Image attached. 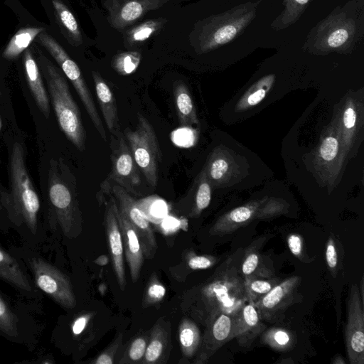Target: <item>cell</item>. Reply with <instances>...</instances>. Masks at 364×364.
<instances>
[{
	"label": "cell",
	"instance_id": "cell-1",
	"mask_svg": "<svg viewBox=\"0 0 364 364\" xmlns=\"http://www.w3.org/2000/svg\"><path fill=\"white\" fill-rule=\"evenodd\" d=\"M243 253L244 249H237L206 281L184 296L182 308L203 326H208L221 314L234 318L249 302L240 270Z\"/></svg>",
	"mask_w": 364,
	"mask_h": 364
},
{
	"label": "cell",
	"instance_id": "cell-2",
	"mask_svg": "<svg viewBox=\"0 0 364 364\" xmlns=\"http://www.w3.org/2000/svg\"><path fill=\"white\" fill-rule=\"evenodd\" d=\"M363 37L364 0H348L312 27L301 48L314 55L348 54Z\"/></svg>",
	"mask_w": 364,
	"mask_h": 364
},
{
	"label": "cell",
	"instance_id": "cell-3",
	"mask_svg": "<svg viewBox=\"0 0 364 364\" xmlns=\"http://www.w3.org/2000/svg\"><path fill=\"white\" fill-rule=\"evenodd\" d=\"M46 77L56 118L62 132L80 151L85 149V131L80 109L71 95L65 77L47 58L38 57Z\"/></svg>",
	"mask_w": 364,
	"mask_h": 364
},
{
	"label": "cell",
	"instance_id": "cell-4",
	"mask_svg": "<svg viewBox=\"0 0 364 364\" xmlns=\"http://www.w3.org/2000/svg\"><path fill=\"white\" fill-rule=\"evenodd\" d=\"M261 0L247 1L204 19L197 32L200 53H207L237 38L256 18Z\"/></svg>",
	"mask_w": 364,
	"mask_h": 364
},
{
	"label": "cell",
	"instance_id": "cell-5",
	"mask_svg": "<svg viewBox=\"0 0 364 364\" xmlns=\"http://www.w3.org/2000/svg\"><path fill=\"white\" fill-rule=\"evenodd\" d=\"M11 194L7 207L12 216L24 223L35 233L38 227V214L41 203L38 196L28 173L23 146L20 142L13 145L11 161Z\"/></svg>",
	"mask_w": 364,
	"mask_h": 364
},
{
	"label": "cell",
	"instance_id": "cell-6",
	"mask_svg": "<svg viewBox=\"0 0 364 364\" xmlns=\"http://www.w3.org/2000/svg\"><path fill=\"white\" fill-rule=\"evenodd\" d=\"M124 136L134 161L146 181L151 186H156L159 164L162 155L152 125L145 117L137 112L136 129L133 131L126 129Z\"/></svg>",
	"mask_w": 364,
	"mask_h": 364
},
{
	"label": "cell",
	"instance_id": "cell-7",
	"mask_svg": "<svg viewBox=\"0 0 364 364\" xmlns=\"http://www.w3.org/2000/svg\"><path fill=\"white\" fill-rule=\"evenodd\" d=\"M112 151L110 156L111 171L101 183L97 194V199L100 204L103 201L105 196L111 192L112 186L118 185L129 193L136 195V188L141 183L139 168L122 132L112 136Z\"/></svg>",
	"mask_w": 364,
	"mask_h": 364
},
{
	"label": "cell",
	"instance_id": "cell-8",
	"mask_svg": "<svg viewBox=\"0 0 364 364\" xmlns=\"http://www.w3.org/2000/svg\"><path fill=\"white\" fill-rule=\"evenodd\" d=\"M41 43L58 63L65 76L75 89L87 113L101 138L106 141L107 134L102 119L97 112L93 97L77 65L68 55L62 46L46 32L37 36Z\"/></svg>",
	"mask_w": 364,
	"mask_h": 364
},
{
	"label": "cell",
	"instance_id": "cell-9",
	"mask_svg": "<svg viewBox=\"0 0 364 364\" xmlns=\"http://www.w3.org/2000/svg\"><path fill=\"white\" fill-rule=\"evenodd\" d=\"M48 195L58 221L68 237H74L82 231V216L75 192L61 178L55 166L49 171Z\"/></svg>",
	"mask_w": 364,
	"mask_h": 364
},
{
	"label": "cell",
	"instance_id": "cell-10",
	"mask_svg": "<svg viewBox=\"0 0 364 364\" xmlns=\"http://www.w3.org/2000/svg\"><path fill=\"white\" fill-rule=\"evenodd\" d=\"M36 284L55 302L66 309L75 307L77 301L69 277L57 267L34 257L29 259Z\"/></svg>",
	"mask_w": 364,
	"mask_h": 364
},
{
	"label": "cell",
	"instance_id": "cell-11",
	"mask_svg": "<svg viewBox=\"0 0 364 364\" xmlns=\"http://www.w3.org/2000/svg\"><path fill=\"white\" fill-rule=\"evenodd\" d=\"M364 302L358 285H350L346 301L347 318L345 326L346 353L350 364H364Z\"/></svg>",
	"mask_w": 364,
	"mask_h": 364
},
{
	"label": "cell",
	"instance_id": "cell-12",
	"mask_svg": "<svg viewBox=\"0 0 364 364\" xmlns=\"http://www.w3.org/2000/svg\"><path fill=\"white\" fill-rule=\"evenodd\" d=\"M299 276L282 279L268 293L252 304L262 320L277 322L282 319L286 310L301 299Z\"/></svg>",
	"mask_w": 364,
	"mask_h": 364
},
{
	"label": "cell",
	"instance_id": "cell-13",
	"mask_svg": "<svg viewBox=\"0 0 364 364\" xmlns=\"http://www.w3.org/2000/svg\"><path fill=\"white\" fill-rule=\"evenodd\" d=\"M111 193L116 200L118 208L124 214L137 233L144 257L154 258L157 251V242L150 222L143 215L134 200L124 188L114 185Z\"/></svg>",
	"mask_w": 364,
	"mask_h": 364
},
{
	"label": "cell",
	"instance_id": "cell-14",
	"mask_svg": "<svg viewBox=\"0 0 364 364\" xmlns=\"http://www.w3.org/2000/svg\"><path fill=\"white\" fill-rule=\"evenodd\" d=\"M284 206L277 203H251L237 207L221 216L209 230L210 235L230 234L255 219L271 218L284 212Z\"/></svg>",
	"mask_w": 364,
	"mask_h": 364
},
{
	"label": "cell",
	"instance_id": "cell-15",
	"mask_svg": "<svg viewBox=\"0 0 364 364\" xmlns=\"http://www.w3.org/2000/svg\"><path fill=\"white\" fill-rule=\"evenodd\" d=\"M233 318L228 314H221L205 327L193 363H208L223 345L232 340Z\"/></svg>",
	"mask_w": 364,
	"mask_h": 364
},
{
	"label": "cell",
	"instance_id": "cell-16",
	"mask_svg": "<svg viewBox=\"0 0 364 364\" xmlns=\"http://www.w3.org/2000/svg\"><path fill=\"white\" fill-rule=\"evenodd\" d=\"M117 218L123 242L124 257L127 262L131 279L135 283L141 273L144 262V254L139 237L134 228L118 208L114 196L109 198Z\"/></svg>",
	"mask_w": 364,
	"mask_h": 364
},
{
	"label": "cell",
	"instance_id": "cell-17",
	"mask_svg": "<svg viewBox=\"0 0 364 364\" xmlns=\"http://www.w3.org/2000/svg\"><path fill=\"white\" fill-rule=\"evenodd\" d=\"M104 226L115 276L121 290L126 287L124 252L119 225L110 199L106 203Z\"/></svg>",
	"mask_w": 364,
	"mask_h": 364
},
{
	"label": "cell",
	"instance_id": "cell-18",
	"mask_svg": "<svg viewBox=\"0 0 364 364\" xmlns=\"http://www.w3.org/2000/svg\"><path fill=\"white\" fill-rule=\"evenodd\" d=\"M262 321L255 306L246 303L233 318L232 339L235 338L242 348H250L266 328Z\"/></svg>",
	"mask_w": 364,
	"mask_h": 364
},
{
	"label": "cell",
	"instance_id": "cell-19",
	"mask_svg": "<svg viewBox=\"0 0 364 364\" xmlns=\"http://www.w3.org/2000/svg\"><path fill=\"white\" fill-rule=\"evenodd\" d=\"M171 348L170 323L160 318L150 331L141 364L166 363Z\"/></svg>",
	"mask_w": 364,
	"mask_h": 364
},
{
	"label": "cell",
	"instance_id": "cell-20",
	"mask_svg": "<svg viewBox=\"0 0 364 364\" xmlns=\"http://www.w3.org/2000/svg\"><path fill=\"white\" fill-rule=\"evenodd\" d=\"M267 235H263L244 249L241 261L240 270L244 280L253 277H275L272 266L267 264V260L259 252L267 240Z\"/></svg>",
	"mask_w": 364,
	"mask_h": 364
},
{
	"label": "cell",
	"instance_id": "cell-21",
	"mask_svg": "<svg viewBox=\"0 0 364 364\" xmlns=\"http://www.w3.org/2000/svg\"><path fill=\"white\" fill-rule=\"evenodd\" d=\"M95 92L100 107L106 126L115 136L120 132L117 105L114 94L101 75L95 71L92 72Z\"/></svg>",
	"mask_w": 364,
	"mask_h": 364
},
{
	"label": "cell",
	"instance_id": "cell-22",
	"mask_svg": "<svg viewBox=\"0 0 364 364\" xmlns=\"http://www.w3.org/2000/svg\"><path fill=\"white\" fill-rule=\"evenodd\" d=\"M23 65L26 77L33 97L43 114L46 117L50 115V102L43 84L38 66L31 50L24 51Z\"/></svg>",
	"mask_w": 364,
	"mask_h": 364
},
{
	"label": "cell",
	"instance_id": "cell-23",
	"mask_svg": "<svg viewBox=\"0 0 364 364\" xmlns=\"http://www.w3.org/2000/svg\"><path fill=\"white\" fill-rule=\"evenodd\" d=\"M0 279L26 294L33 293L27 274L17 260L0 245Z\"/></svg>",
	"mask_w": 364,
	"mask_h": 364
},
{
	"label": "cell",
	"instance_id": "cell-24",
	"mask_svg": "<svg viewBox=\"0 0 364 364\" xmlns=\"http://www.w3.org/2000/svg\"><path fill=\"white\" fill-rule=\"evenodd\" d=\"M164 0H128L112 16V23L123 28L141 18L149 10L158 8Z\"/></svg>",
	"mask_w": 364,
	"mask_h": 364
},
{
	"label": "cell",
	"instance_id": "cell-25",
	"mask_svg": "<svg viewBox=\"0 0 364 364\" xmlns=\"http://www.w3.org/2000/svg\"><path fill=\"white\" fill-rule=\"evenodd\" d=\"M173 92L181 126L191 127L192 124L198 123L196 108L186 84L181 81L176 82Z\"/></svg>",
	"mask_w": 364,
	"mask_h": 364
},
{
	"label": "cell",
	"instance_id": "cell-26",
	"mask_svg": "<svg viewBox=\"0 0 364 364\" xmlns=\"http://www.w3.org/2000/svg\"><path fill=\"white\" fill-rule=\"evenodd\" d=\"M178 340L183 359L196 355L201 341L200 330L196 323L188 317L183 318L178 327Z\"/></svg>",
	"mask_w": 364,
	"mask_h": 364
},
{
	"label": "cell",
	"instance_id": "cell-27",
	"mask_svg": "<svg viewBox=\"0 0 364 364\" xmlns=\"http://www.w3.org/2000/svg\"><path fill=\"white\" fill-rule=\"evenodd\" d=\"M313 0H283L284 9L272 21L274 31L286 29L298 21Z\"/></svg>",
	"mask_w": 364,
	"mask_h": 364
},
{
	"label": "cell",
	"instance_id": "cell-28",
	"mask_svg": "<svg viewBox=\"0 0 364 364\" xmlns=\"http://www.w3.org/2000/svg\"><path fill=\"white\" fill-rule=\"evenodd\" d=\"M43 28L28 27L19 30L6 46L3 57L8 60L16 58L25 51L36 38L43 31Z\"/></svg>",
	"mask_w": 364,
	"mask_h": 364
},
{
	"label": "cell",
	"instance_id": "cell-29",
	"mask_svg": "<svg viewBox=\"0 0 364 364\" xmlns=\"http://www.w3.org/2000/svg\"><path fill=\"white\" fill-rule=\"evenodd\" d=\"M55 14L60 26L74 43H82V34L77 20L70 10L60 0H53Z\"/></svg>",
	"mask_w": 364,
	"mask_h": 364
},
{
	"label": "cell",
	"instance_id": "cell-30",
	"mask_svg": "<svg viewBox=\"0 0 364 364\" xmlns=\"http://www.w3.org/2000/svg\"><path fill=\"white\" fill-rule=\"evenodd\" d=\"M136 203L146 219L154 224H160L168 213L167 203L158 196H150L136 200Z\"/></svg>",
	"mask_w": 364,
	"mask_h": 364
},
{
	"label": "cell",
	"instance_id": "cell-31",
	"mask_svg": "<svg viewBox=\"0 0 364 364\" xmlns=\"http://www.w3.org/2000/svg\"><path fill=\"white\" fill-rule=\"evenodd\" d=\"M0 334L11 341H17L20 336L18 317L9 303L1 294Z\"/></svg>",
	"mask_w": 364,
	"mask_h": 364
},
{
	"label": "cell",
	"instance_id": "cell-32",
	"mask_svg": "<svg viewBox=\"0 0 364 364\" xmlns=\"http://www.w3.org/2000/svg\"><path fill=\"white\" fill-rule=\"evenodd\" d=\"M261 335L262 343L279 351L289 350L294 341L292 333L289 330L281 327H272L264 330Z\"/></svg>",
	"mask_w": 364,
	"mask_h": 364
},
{
	"label": "cell",
	"instance_id": "cell-33",
	"mask_svg": "<svg viewBox=\"0 0 364 364\" xmlns=\"http://www.w3.org/2000/svg\"><path fill=\"white\" fill-rule=\"evenodd\" d=\"M274 81V75L264 76L254 84L241 99L238 107L245 109L259 104L266 96Z\"/></svg>",
	"mask_w": 364,
	"mask_h": 364
},
{
	"label": "cell",
	"instance_id": "cell-34",
	"mask_svg": "<svg viewBox=\"0 0 364 364\" xmlns=\"http://www.w3.org/2000/svg\"><path fill=\"white\" fill-rule=\"evenodd\" d=\"M282 279L273 277H253L245 280L249 302L254 304L268 293Z\"/></svg>",
	"mask_w": 364,
	"mask_h": 364
},
{
	"label": "cell",
	"instance_id": "cell-35",
	"mask_svg": "<svg viewBox=\"0 0 364 364\" xmlns=\"http://www.w3.org/2000/svg\"><path fill=\"white\" fill-rule=\"evenodd\" d=\"M149 339L148 332L136 335L126 348L119 364L141 363Z\"/></svg>",
	"mask_w": 364,
	"mask_h": 364
},
{
	"label": "cell",
	"instance_id": "cell-36",
	"mask_svg": "<svg viewBox=\"0 0 364 364\" xmlns=\"http://www.w3.org/2000/svg\"><path fill=\"white\" fill-rule=\"evenodd\" d=\"M211 200V188L204 171L200 173L195 195L194 205L191 215L198 216L210 204Z\"/></svg>",
	"mask_w": 364,
	"mask_h": 364
},
{
	"label": "cell",
	"instance_id": "cell-37",
	"mask_svg": "<svg viewBox=\"0 0 364 364\" xmlns=\"http://www.w3.org/2000/svg\"><path fill=\"white\" fill-rule=\"evenodd\" d=\"M163 23L161 20H149L138 25L127 33L126 41L129 45L144 41L159 30Z\"/></svg>",
	"mask_w": 364,
	"mask_h": 364
},
{
	"label": "cell",
	"instance_id": "cell-38",
	"mask_svg": "<svg viewBox=\"0 0 364 364\" xmlns=\"http://www.w3.org/2000/svg\"><path fill=\"white\" fill-rule=\"evenodd\" d=\"M140 60L141 57L139 53H122L114 59L113 68L120 75H129L136 70L139 65Z\"/></svg>",
	"mask_w": 364,
	"mask_h": 364
},
{
	"label": "cell",
	"instance_id": "cell-39",
	"mask_svg": "<svg viewBox=\"0 0 364 364\" xmlns=\"http://www.w3.org/2000/svg\"><path fill=\"white\" fill-rule=\"evenodd\" d=\"M228 168L227 160L220 154L214 153L204 172L208 181L220 182L226 176Z\"/></svg>",
	"mask_w": 364,
	"mask_h": 364
},
{
	"label": "cell",
	"instance_id": "cell-40",
	"mask_svg": "<svg viewBox=\"0 0 364 364\" xmlns=\"http://www.w3.org/2000/svg\"><path fill=\"white\" fill-rule=\"evenodd\" d=\"M198 132L190 126H181L171 134L172 142L177 146L189 148L197 141Z\"/></svg>",
	"mask_w": 364,
	"mask_h": 364
},
{
	"label": "cell",
	"instance_id": "cell-41",
	"mask_svg": "<svg viewBox=\"0 0 364 364\" xmlns=\"http://www.w3.org/2000/svg\"><path fill=\"white\" fill-rule=\"evenodd\" d=\"M151 277L144 291L142 306L148 307L161 301L166 294V289L157 277Z\"/></svg>",
	"mask_w": 364,
	"mask_h": 364
},
{
	"label": "cell",
	"instance_id": "cell-42",
	"mask_svg": "<svg viewBox=\"0 0 364 364\" xmlns=\"http://www.w3.org/2000/svg\"><path fill=\"white\" fill-rule=\"evenodd\" d=\"M123 340V334L119 333L110 345L99 354L91 363L113 364L115 355L120 348Z\"/></svg>",
	"mask_w": 364,
	"mask_h": 364
},
{
	"label": "cell",
	"instance_id": "cell-43",
	"mask_svg": "<svg viewBox=\"0 0 364 364\" xmlns=\"http://www.w3.org/2000/svg\"><path fill=\"white\" fill-rule=\"evenodd\" d=\"M325 257L331 275L336 277L338 270L339 257L336 240L333 235H330L327 240Z\"/></svg>",
	"mask_w": 364,
	"mask_h": 364
},
{
	"label": "cell",
	"instance_id": "cell-44",
	"mask_svg": "<svg viewBox=\"0 0 364 364\" xmlns=\"http://www.w3.org/2000/svg\"><path fill=\"white\" fill-rule=\"evenodd\" d=\"M338 151V142L336 138L329 136L326 137L319 148V154L326 161L335 159Z\"/></svg>",
	"mask_w": 364,
	"mask_h": 364
},
{
	"label": "cell",
	"instance_id": "cell-45",
	"mask_svg": "<svg viewBox=\"0 0 364 364\" xmlns=\"http://www.w3.org/2000/svg\"><path fill=\"white\" fill-rule=\"evenodd\" d=\"M218 258L212 255H190L188 258V266L191 269H205L214 266Z\"/></svg>",
	"mask_w": 364,
	"mask_h": 364
},
{
	"label": "cell",
	"instance_id": "cell-46",
	"mask_svg": "<svg viewBox=\"0 0 364 364\" xmlns=\"http://www.w3.org/2000/svg\"><path fill=\"white\" fill-rule=\"evenodd\" d=\"M287 245L291 252L300 260H304V243L301 236L297 233L290 234L287 237Z\"/></svg>",
	"mask_w": 364,
	"mask_h": 364
},
{
	"label": "cell",
	"instance_id": "cell-47",
	"mask_svg": "<svg viewBox=\"0 0 364 364\" xmlns=\"http://www.w3.org/2000/svg\"><path fill=\"white\" fill-rule=\"evenodd\" d=\"M92 314L84 313L77 316L72 323L71 331L75 336H80L88 326Z\"/></svg>",
	"mask_w": 364,
	"mask_h": 364
},
{
	"label": "cell",
	"instance_id": "cell-48",
	"mask_svg": "<svg viewBox=\"0 0 364 364\" xmlns=\"http://www.w3.org/2000/svg\"><path fill=\"white\" fill-rule=\"evenodd\" d=\"M164 232L171 233L176 230L179 227V221L175 218L167 215L160 223Z\"/></svg>",
	"mask_w": 364,
	"mask_h": 364
},
{
	"label": "cell",
	"instance_id": "cell-49",
	"mask_svg": "<svg viewBox=\"0 0 364 364\" xmlns=\"http://www.w3.org/2000/svg\"><path fill=\"white\" fill-rule=\"evenodd\" d=\"M343 124L347 129L354 127L356 121V114L353 107H348L343 113Z\"/></svg>",
	"mask_w": 364,
	"mask_h": 364
},
{
	"label": "cell",
	"instance_id": "cell-50",
	"mask_svg": "<svg viewBox=\"0 0 364 364\" xmlns=\"http://www.w3.org/2000/svg\"><path fill=\"white\" fill-rule=\"evenodd\" d=\"M94 262L100 266H104L108 264L109 258L107 255H100L94 260Z\"/></svg>",
	"mask_w": 364,
	"mask_h": 364
},
{
	"label": "cell",
	"instance_id": "cell-51",
	"mask_svg": "<svg viewBox=\"0 0 364 364\" xmlns=\"http://www.w3.org/2000/svg\"><path fill=\"white\" fill-rule=\"evenodd\" d=\"M358 289H359L360 299L363 301V302H364V278H363V276H362V277H361L360 284H358Z\"/></svg>",
	"mask_w": 364,
	"mask_h": 364
},
{
	"label": "cell",
	"instance_id": "cell-52",
	"mask_svg": "<svg viewBox=\"0 0 364 364\" xmlns=\"http://www.w3.org/2000/svg\"><path fill=\"white\" fill-rule=\"evenodd\" d=\"M333 364H345L346 361L343 358L341 355H336L332 360Z\"/></svg>",
	"mask_w": 364,
	"mask_h": 364
},
{
	"label": "cell",
	"instance_id": "cell-53",
	"mask_svg": "<svg viewBox=\"0 0 364 364\" xmlns=\"http://www.w3.org/2000/svg\"><path fill=\"white\" fill-rule=\"evenodd\" d=\"M1 117H0V131H1Z\"/></svg>",
	"mask_w": 364,
	"mask_h": 364
},
{
	"label": "cell",
	"instance_id": "cell-54",
	"mask_svg": "<svg viewBox=\"0 0 364 364\" xmlns=\"http://www.w3.org/2000/svg\"><path fill=\"white\" fill-rule=\"evenodd\" d=\"M0 95H1V89H0Z\"/></svg>",
	"mask_w": 364,
	"mask_h": 364
}]
</instances>
